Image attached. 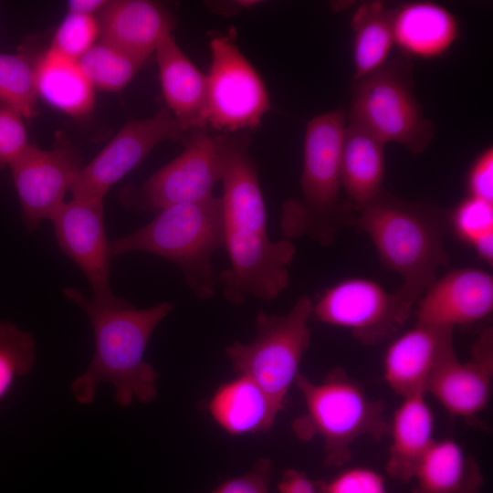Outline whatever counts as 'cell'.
I'll list each match as a JSON object with an SVG mask.
<instances>
[{"mask_svg":"<svg viewBox=\"0 0 493 493\" xmlns=\"http://www.w3.org/2000/svg\"><path fill=\"white\" fill-rule=\"evenodd\" d=\"M294 384L306 409L292 422L293 432L303 441L321 438L326 467L347 464L359 438L381 441L388 435L384 403L372 399L342 368L330 371L320 383L299 372Z\"/></svg>","mask_w":493,"mask_h":493,"instance_id":"obj_6","label":"cell"},{"mask_svg":"<svg viewBox=\"0 0 493 493\" xmlns=\"http://www.w3.org/2000/svg\"><path fill=\"white\" fill-rule=\"evenodd\" d=\"M278 493H320V480L309 478L304 472L289 468L278 485Z\"/></svg>","mask_w":493,"mask_h":493,"instance_id":"obj_36","label":"cell"},{"mask_svg":"<svg viewBox=\"0 0 493 493\" xmlns=\"http://www.w3.org/2000/svg\"><path fill=\"white\" fill-rule=\"evenodd\" d=\"M35 360L33 337L11 322L0 321V401L16 379L30 372Z\"/></svg>","mask_w":493,"mask_h":493,"instance_id":"obj_29","label":"cell"},{"mask_svg":"<svg viewBox=\"0 0 493 493\" xmlns=\"http://www.w3.org/2000/svg\"><path fill=\"white\" fill-rule=\"evenodd\" d=\"M221 159L224 249L229 267L218 281L225 299L239 306L249 298L272 300L289 284L296 255L286 238L272 241L257 166L246 132L217 135Z\"/></svg>","mask_w":493,"mask_h":493,"instance_id":"obj_1","label":"cell"},{"mask_svg":"<svg viewBox=\"0 0 493 493\" xmlns=\"http://www.w3.org/2000/svg\"><path fill=\"white\" fill-rule=\"evenodd\" d=\"M352 226L372 242L383 266L418 299L447 265L449 211L430 202L407 200L384 187L354 210Z\"/></svg>","mask_w":493,"mask_h":493,"instance_id":"obj_3","label":"cell"},{"mask_svg":"<svg viewBox=\"0 0 493 493\" xmlns=\"http://www.w3.org/2000/svg\"><path fill=\"white\" fill-rule=\"evenodd\" d=\"M272 469V462L261 458L250 471L224 481L210 493H269Z\"/></svg>","mask_w":493,"mask_h":493,"instance_id":"obj_34","label":"cell"},{"mask_svg":"<svg viewBox=\"0 0 493 493\" xmlns=\"http://www.w3.org/2000/svg\"><path fill=\"white\" fill-rule=\"evenodd\" d=\"M425 393L404 397L389 422L391 443L385 469L399 482L414 479L417 467L435 442V419Z\"/></svg>","mask_w":493,"mask_h":493,"instance_id":"obj_21","label":"cell"},{"mask_svg":"<svg viewBox=\"0 0 493 493\" xmlns=\"http://www.w3.org/2000/svg\"><path fill=\"white\" fill-rule=\"evenodd\" d=\"M394 8L382 1L359 5L351 20L354 32L352 42L353 77L355 81L382 66L394 45Z\"/></svg>","mask_w":493,"mask_h":493,"instance_id":"obj_25","label":"cell"},{"mask_svg":"<svg viewBox=\"0 0 493 493\" xmlns=\"http://www.w3.org/2000/svg\"><path fill=\"white\" fill-rule=\"evenodd\" d=\"M35 61L26 47L15 54L0 52V100L24 119H32L37 112Z\"/></svg>","mask_w":493,"mask_h":493,"instance_id":"obj_27","label":"cell"},{"mask_svg":"<svg viewBox=\"0 0 493 493\" xmlns=\"http://www.w3.org/2000/svg\"><path fill=\"white\" fill-rule=\"evenodd\" d=\"M449 224L457 236L474 248L493 238V203L467 195L449 211Z\"/></svg>","mask_w":493,"mask_h":493,"instance_id":"obj_30","label":"cell"},{"mask_svg":"<svg viewBox=\"0 0 493 493\" xmlns=\"http://www.w3.org/2000/svg\"><path fill=\"white\" fill-rule=\"evenodd\" d=\"M35 81L38 99L71 117H85L94 107V87L79 61L50 47L36 57Z\"/></svg>","mask_w":493,"mask_h":493,"instance_id":"obj_24","label":"cell"},{"mask_svg":"<svg viewBox=\"0 0 493 493\" xmlns=\"http://www.w3.org/2000/svg\"><path fill=\"white\" fill-rule=\"evenodd\" d=\"M348 121V120H347ZM386 143L349 121L345 130L341 184L353 211L372 199L383 188Z\"/></svg>","mask_w":493,"mask_h":493,"instance_id":"obj_23","label":"cell"},{"mask_svg":"<svg viewBox=\"0 0 493 493\" xmlns=\"http://www.w3.org/2000/svg\"><path fill=\"white\" fill-rule=\"evenodd\" d=\"M467 195L493 203V149L483 150L470 166L466 179Z\"/></svg>","mask_w":493,"mask_h":493,"instance_id":"obj_35","label":"cell"},{"mask_svg":"<svg viewBox=\"0 0 493 493\" xmlns=\"http://www.w3.org/2000/svg\"><path fill=\"white\" fill-rule=\"evenodd\" d=\"M206 75V127L225 133L259 127L270 109L265 83L235 42L233 29L210 40Z\"/></svg>","mask_w":493,"mask_h":493,"instance_id":"obj_9","label":"cell"},{"mask_svg":"<svg viewBox=\"0 0 493 493\" xmlns=\"http://www.w3.org/2000/svg\"><path fill=\"white\" fill-rule=\"evenodd\" d=\"M224 249L220 196L174 205L157 212L141 228L110 241L112 257L131 252L161 257L176 265L186 285L200 299L215 296L218 278L213 257Z\"/></svg>","mask_w":493,"mask_h":493,"instance_id":"obj_5","label":"cell"},{"mask_svg":"<svg viewBox=\"0 0 493 493\" xmlns=\"http://www.w3.org/2000/svg\"><path fill=\"white\" fill-rule=\"evenodd\" d=\"M108 0H70L67 2L68 13L93 16L101 13L108 5Z\"/></svg>","mask_w":493,"mask_h":493,"instance_id":"obj_37","label":"cell"},{"mask_svg":"<svg viewBox=\"0 0 493 493\" xmlns=\"http://www.w3.org/2000/svg\"><path fill=\"white\" fill-rule=\"evenodd\" d=\"M456 355L453 328L415 322L388 346L383 377L402 398L425 393L435 373Z\"/></svg>","mask_w":493,"mask_h":493,"instance_id":"obj_15","label":"cell"},{"mask_svg":"<svg viewBox=\"0 0 493 493\" xmlns=\"http://www.w3.org/2000/svg\"><path fill=\"white\" fill-rule=\"evenodd\" d=\"M414 309L415 322L433 326L479 321L493 309V277L475 267L452 269L428 287Z\"/></svg>","mask_w":493,"mask_h":493,"instance_id":"obj_16","label":"cell"},{"mask_svg":"<svg viewBox=\"0 0 493 493\" xmlns=\"http://www.w3.org/2000/svg\"><path fill=\"white\" fill-rule=\"evenodd\" d=\"M313 303L303 295L285 314L260 310L256 317L254 339L248 343L236 341L225 349L236 374L255 382L279 411L285 407L288 390L310 345L309 320Z\"/></svg>","mask_w":493,"mask_h":493,"instance_id":"obj_8","label":"cell"},{"mask_svg":"<svg viewBox=\"0 0 493 493\" xmlns=\"http://www.w3.org/2000/svg\"><path fill=\"white\" fill-rule=\"evenodd\" d=\"M260 4L259 1H218L208 2V8L216 14L230 16L241 10L247 9Z\"/></svg>","mask_w":493,"mask_h":493,"instance_id":"obj_38","label":"cell"},{"mask_svg":"<svg viewBox=\"0 0 493 493\" xmlns=\"http://www.w3.org/2000/svg\"><path fill=\"white\" fill-rule=\"evenodd\" d=\"M100 35V23L95 16L68 13L56 29L50 47L79 60L96 44Z\"/></svg>","mask_w":493,"mask_h":493,"instance_id":"obj_31","label":"cell"},{"mask_svg":"<svg viewBox=\"0 0 493 493\" xmlns=\"http://www.w3.org/2000/svg\"><path fill=\"white\" fill-rule=\"evenodd\" d=\"M23 116L0 100V170L10 166L28 147Z\"/></svg>","mask_w":493,"mask_h":493,"instance_id":"obj_32","label":"cell"},{"mask_svg":"<svg viewBox=\"0 0 493 493\" xmlns=\"http://www.w3.org/2000/svg\"><path fill=\"white\" fill-rule=\"evenodd\" d=\"M184 151L141 184L120 193L121 204L137 212L156 211L194 203L213 195L221 178L217 135L208 128L188 131Z\"/></svg>","mask_w":493,"mask_h":493,"instance_id":"obj_11","label":"cell"},{"mask_svg":"<svg viewBox=\"0 0 493 493\" xmlns=\"http://www.w3.org/2000/svg\"><path fill=\"white\" fill-rule=\"evenodd\" d=\"M78 61L94 89L109 92L121 91L145 63L102 41Z\"/></svg>","mask_w":493,"mask_h":493,"instance_id":"obj_28","label":"cell"},{"mask_svg":"<svg viewBox=\"0 0 493 493\" xmlns=\"http://www.w3.org/2000/svg\"><path fill=\"white\" fill-rule=\"evenodd\" d=\"M188 132L165 107L153 116L127 122L109 143L83 165L70 189L73 199L103 201L110 187L137 167L160 142H184Z\"/></svg>","mask_w":493,"mask_h":493,"instance_id":"obj_12","label":"cell"},{"mask_svg":"<svg viewBox=\"0 0 493 493\" xmlns=\"http://www.w3.org/2000/svg\"><path fill=\"white\" fill-rule=\"evenodd\" d=\"M320 493H387L384 477L366 467L341 471L329 481L320 480Z\"/></svg>","mask_w":493,"mask_h":493,"instance_id":"obj_33","label":"cell"},{"mask_svg":"<svg viewBox=\"0 0 493 493\" xmlns=\"http://www.w3.org/2000/svg\"><path fill=\"white\" fill-rule=\"evenodd\" d=\"M414 89L411 58L400 53L351 81L347 120L384 143H398L414 154L421 153L430 145L435 126L424 116Z\"/></svg>","mask_w":493,"mask_h":493,"instance_id":"obj_7","label":"cell"},{"mask_svg":"<svg viewBox=\"0 0 493 493\" xmlns=\"http://www.w3.org/2000/svg\"><path fill=\"white\" fill-rule=\"evenodd\" d=\"M480 475L475 458L457 442L435 440L417 467L412 493H461Z\"/></svg>","mask_w":493,"mask_h":493,"instance_id":"obj_26","label":"cell"},{"mask_svg":"<svg viewBox=\"0 0 493 493\" xmlns=\"http://www.w3.org/2000/svg\"><path fill=\"white\" fill-rule=\"evenodd\" d=\"M62 292L87 314L94 333L90 362L71 384L75 400L91 404L99 384L108 383L113 385L114 400L120 406H130L133 401L152 402L160 376L144 361V353L154 330L174 309L175 303L164 301L137 309L124 299L115 305L99 304L72 287Z\"/></svg>","mask_w":493,"mask_h":493,"instance_id":"obj_2","label":"cell"},{"mask_svg":"<svg viewBox=\"0 0 493 493\" xmlns=\"http://www.w3.org/2000/svg\"><path fill=\"white\" fill-rule=\"evenodd\" d=\"M49 220L58 248L87 278L92 300L102 305L118 304L122 299L117 298L110 286L112 256L105 231L103 201L64 202Z\"/></svg>","mask_w":493,"mask_h":493,"instance_id":"obj_14","label":"cell"},{"mask_svg":"<svg viewBox=\"0 0 493 493\" xmlns=\"http://www.w3.org/2000/svg\"><path fill=\"white\" fill-rule=\"evenodd\" d=\"M101 40L144 62L172 32L176 18L149 0L110 1L99 20Z\"/></svg>","mask_w":493,"mask_h":493,"instance_id":"obj_18","label":"cell"},{"mask_svg":"<svg viewBox=\"0 0 493 493\" xmlns=\"http://www.w3.org/2000/svg\"><path fill=\"white\" fill-rule=\"evenodd\" d=\"M418 299L403 286L391 292L372 279L350 278L322 293L313 303L312 318L349 330L362 344L376 345L400 331Z\"/></svg>","mask_w":493,"mask_h":493,"instance_id":"obj_10","label":"cell"},{"mask_svg":"<svg viewBox=\"0 0 493 493\" xmlns=\"http://www.w3.org/2000/svg\"><path fill=\"white\" fill-rule=\"evenodd\" d=\"M347 126L341 107L313 117L304 137L301 197L282 205L280 229L284 238L307 236L330 246L340 233L352 226V206L340 196L341 171Z\"/></svg>","mask_w":493,"mask_h":493,"instance_id":"obj_4","label":"cell"},{"mask_svg":"<svg viewBox=\"0 0 493 493\" xmlns=\"http://www.w3.org/2000/svg\"><path fill=\"white\" fill-rule=\"evenodd\" d=\"M154 53L166 108L186 132L207 128L206 75L187 58L172 35Z\"/></svg>","mask_w":493,"mask_h":493,"instance_id":"obj_19","label":"cell"},{"mask_svg":"<svg viewBox=\"0 0 493 493\" xmlns=\"http://www.w3.org/2000/svg\"><path fill=\"white\" fill-rule=\"evenodd\" d=\"M207 409L214 421L232 435L267 432L280 412L255 382L239 374L216 388Z\"/></svg>","mask_w":493,"mask_h":493,"instance_id":"obj_22","label":"cell"},{"mask_svg":"<svg viewBox=\"0 0 493 493\" xmlns=\"http://www.w3.org/2000/svg\"><path fill=\"white\" fill-rule=\"evenodd\" d=\"M493 378V332H481L466 362L454 356L429 381L430 393L452 416L475 422L488 404Z\"/></svg>","mask_w":493,"mask_h":493,"instance_id":"obj_17","label":"cell"},{"mask_svg":"<svg viewBox=\"0 0 493 493\" xmlns=\"http://www.w3.org/2000/svg\"><path fill=\"white\" fill-rule=\"evenodd\" d=\"M81 153L63 136L49 150L29 144L9 166L21 206V219L29 232L50 219L63 205L80 169Z\"/></svg>","mask_w":493,"mask_h":493,"instance_id":"obj_13","label":"cell"},{"mask_svg":"<svg viewBox=\"0 0 493 493\" xmlns=\"http://www.w3.org/2000/svg\"><path fill=\"white\" fill-rule=\"evenodd\" d=\"M484 483L483 475L476 477L461 493H479Z\"/></svg>","mask_w":493,"mask_h":493,"instance_id":"obj_39","label":"cell"},{"mask_svg":"<svg viewBox=\"0 0 493 493\" xmlns=\"http://www.w3.org/2000/svg\"><path fill=\"white\" fill-rule=\"evenodd\" d=\"M458 35L457 18L439 4L416 1L394 8V45L410 58L433 59L444 56Z\"/></svg>","mask_w":493,"mask_h":493,"instance_id":"obj_20","label":"cell"}]
</instances>
